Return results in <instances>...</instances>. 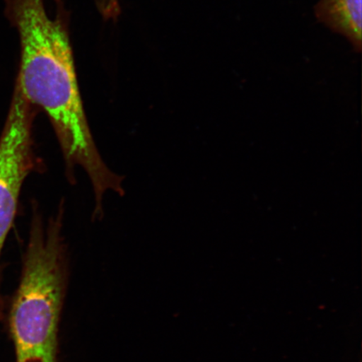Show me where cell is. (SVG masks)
Wrapping results in <instances>:
<instances>
[{
	"label": "cell",
	"mask_w": 362,
	"mask_h": 362,
	"mask_svg": "<svg viewBox=\"0 0 362 362\" xmlns=\"http://www.w3.org/2000/svg\"><path fill=\"white\" fill-rule=\"evenodd\" d=\"M34 117L35 107L15 83L0 136V255L15 221L22 185L34 168Z\"/></svg>",
	"instance_id": "obj_3"
},
{
	"label": "cell",
	"mask_w": 362,
	"mask_h": 362,
	"mask_svg": "<svg viewBox=\"0 0 362 362\" xmlns=\"http://www.w3.org/2000/svg\"><path fill=\"white\" fill-rule=\"evenodd\" d=\"M4 0V16L17 31L20 65L16 83L31 105L47 113L68 170L81 166L93 185L96 210L108 191L124 194L122 179L104 163L84 110L63 0Z\"/></svg>",
	"instance_id": "obj_1"
},
{
	"label": "cell",
	"mask_w": 362,
	"mask_h": 362,
	"mask_svg": "<svg viewBox=\"0 0 362 362\" xmlns=\"http://www.w3.org/2000/svg\"><path fill=\"white\" fill-rule=\"evenodd\" d=\"M315 16L321 24L343 36L354 51L362 47V0H319Z\"/></svg>",
	"instance_id": "obj_4"
},
{
	"label": "cell",
	"mask_w": 362,
	"mask_h": 362,
	"mask_svg": "<svg viewBox=\"0 0 362 362\" xmlns=\"http://www.w3.org/2000/svg\"><path fill=\"white\" fill-rule=\"evenodd\" d=\"M33 215L19 288L10 315L16 362H57L58 325L66 284L62 216Z\"/></svg>",
	"instance_id": "obj_2"
}]
</instances>
